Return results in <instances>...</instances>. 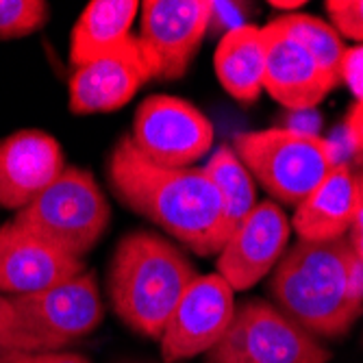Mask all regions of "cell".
Returning a JSON list of instances; mask_svg holds the SVG:
<instances>
[{
  "label": "cell",
  "mask_w": 363,
  "mask_h": 363,
  "mask_svg": "<svg viewBox=\"0 0 363 363\" xmlns=\"http://www.w3.org/2000/svg\"><path fill=\"white\" fill-rule=\"evenodd\" d=\"M109 183L120 201L174 235L191 252L220 255L228 235L222 198L205 168H163L124 135L109 157Z\"/></svg>",
  "instance_id": "6da1fadb"
},
{
  "label": "cell",
  "mask_w": 363,
  "mask_h": 363,
  "mask_svg": "<svg viewBox=\"0 0 363 363\" xmlns=\"http://www.w3.org/2000/svg\"><path fill=\"white\" fill-rule=\"evenodd\" d=\"M270 291L309 335L340 340L363 313V266L348 238L298 242L274 270Z\"/></svg>",
  "instance_id": "7a4b0ae2"
},
{
  "label": "cell",
  "mask_w": 363,
  "mask_h": 363,
  "mask_svg": "<svg viewBox=\"0 0 363 363\" xmlns=\"http://www.w3.org/2000/svg\"><path fill=\"white\" fill-rule=\"evenodd\" d=\"M196 277L189 259L170 242L148 230H133L120 240L111 259L109 298L130 331L161 340Z\"/></svg>",
  "instance_id": "3957f363"
},
{
  "label": "cell",
  "mask_w": 363,
  "mask_h": 363,
  "mask_svg": "<svg viewBox=\"0 0 363 363\" xmlns=\"http://www.w3.org/2000/svg\"><path fill=\"white\" fill-rule=\"evenodd\" d=\"M101 320L103 301L94 272L42 291L0 294V346L11 354L57 352L89 335Z\"/></svg>",
  "instance_id": "277c9868"
},
{
  "label": "cell",
  "mask_w": 363,
  "mask_h": 363,
  "mask_svg": "<svg viewBox=\"0 0 363 363\" xmlns=\"http://www.w3.org/2000/svg\"><path fill=\"white\" fill-rule=\"evenodd\" d=\"M235 152L272 198L296 207L337 166L331 144L296 128L240 133Z\"/></svg>",
  "instance_id": "5b68a950"
},
{
  "label": "cell",
  "mask_w": 363,
  "mask_h": 363,
  "mask_svg": "<svg viewBox=\"0 0 363 363\" xmlns=\"http://www.w3.org/2000/svg\"><path fill=\"white\" fill-rule=\"evenodd\" d=\"M13 220L83 259L109 226V203L87 170L65 166L61 177L22 207Z\"/></svg>",
  "instance_id": "8992f818"
},
{
  "label": "cell",
  "mask_w": 363,
  "mask_h": 363,
  "mask_svg": "<svg viewBox=\"0 0 363 363\" xmlns=\"http://www.w3.org/2000/svg\"><path fill=\"white\" fill-rule=\"evenodd\" d=\"M328 352L277 305L246 301L235 307L222 340L207 352V363H328Z\"/></svg>",
  "instance_id": "52a82bcc"
},
{
  "label": "cell",
  "mask_w": 363,
  "mask_h": 363,
  "mask_svg": "<svg viewBox=\"0 0 363 363\" xmlns=\"http://www.w3.org/2000/svg\"><path fill=\"white\" fill-rule=\"evenodd\" d=\"M140 155L163 168H191L213 144V126L203 111L166 94L148 96L140 105L133 133Z\"/></svg>",
  "instance_id": "ba28073f"
},
{
  "label": "cell",
  "mask_w": 363,
  "mask_h": 363,
  "mask_svg": "<svg viewBox=\"0 0 363 363\" xmlns=\"http://www.w3.org/2000/svg\"><path fill=\"white\" fill-rule=\"evenodd\" d=\"M142 9V48L152 79H181L213 20L209 0H146Z\"/></svg>",
  "instance_id": "9c48e42d"
},
{
  "label": "cell",
  "mask_w": 363,
  "mask_h": 363,
  "mask_svg": "<svg viewBox=\"0 0 363 363\" xmlns=\"http://www.w3.org/2000/svg\"><path fill=\"white\" fill-rule=\"evenodd\" d=\"M235 313L230 285L220 274H198L179 301L161 335V361L179 363L209 352Z\"/></svg>",
  "instance_id": "30bf717a"
},
{
  "label": "cell",
  "mask_w": 363,
  "mask_h": 363,
  "mask_svg": "<svg viewBox=\"0 0 363 363\" xmlns=\"http://www.w3.org/2000/svg\"><path fill=\"white\" fill-rule=\"evenodd\" d=\"M287 238L289 222L283 209L272 201L257 203L220 250L218 274L233 291L250 289L277 266Z\"/></svg>",
  "instance_id": "8fae6325"
},
{
  "label": "cell",
  "mask_w": 363,
  "mask_h": 363,
  "mask_svg": "<svg viewBox=\"0 0 363 363\" xmlns=\"http://www.w3.org/2000/svg\"><path fill=\"white\" fill-rule=\"evenodd\" d=\"M83 272V259L68 255L16 220L0 226V294L42 291Z\"/></svg>",
  "instance_id": "7c38bea8"
},
{
  "label": "cell",
  "mask_w": 363,
  "mask_h": 363,
  "mask_svg": "<svg viewBox=\"0 0 363 363\" xmlns=\"http://www.w3.org/2000/svg\"><path fill=\"white\" fill-rule=\"evenodd\" d=\"M152 79L140 38L87 61L70 79V109L79 116L107 113L124 107Z\"/></svg>",
  "instance_id": "4fadbf2b"
},
{
  "label": "cell",
  "mask_w": 363,
  "mask_h": 363,
  "mask_svg": "<svg viewBox=\"0 0 363 363\" xmlns=\"http://www.w3.org/2000/svg\"><path fill=\"white\" fill-rule=\"evenodd\" d=\"M65 170L59 142L42 130H18L0 142V207L22 209Z\"/></svg>",
  "instance_id": "5bb4252c"
},
{
  "label": "cell",
  "mask_w": 363,
  "mask_h": 363,
  "mask_svg": "<svg viewBox=\"0 0 363 363\" xmlns=\"http://www.w3.org/2000/svg\"><path fill=\"white\" fill-rule=\"evenodd\" d=\"M266 33V72L263 89L287 109H313L322 98L340 83L328 77L313 57L272 22L263 26Z\"/></svg>",
  "instance_id": "9a60e30c"
},
{
  "label": "cell",
  "mask_w": 363,
  "mask_h": 363,
  "mask_svg": "<svg viewBox=\"0 0 363 363\" xmlns=\"http://www.w3.org/2000/svg\"><path fill=\"white\" fill-rule=\"evenodd\" d=\"M359 177L346 166H337L296 207L294 228L301 242H333L346 238L359 205Z\"/></svg>",
  "instance_id": "2e32d148"
},
{
  "label": "cell",
  "mask_w": 363,
  "mask_h": 363,
  "mask_svg": "<svg viewBox=\"0 0 363 363\" xmlns=\"http://www.w3.org/2000/svg\"><path fill=\"white\" fill-rule=\"evenodd\" d=\"M222 87L240 103H252L263 89L266 72V33L263 26L238 24L228 28L213 57Z\"/></svg>",
  "instance_id": "e0dca14e"
},
{
  "label": "cell",
  "mask_w": 363,
  "mask_h": 363,
  "mask_svg": "<svg viewBox=\"0 0 363 363\" xmlns=\"http://www.w3.org/2000/svg\"><path fill=\"white\" fill-rule=\"evenodd\" d=\"M140 13L138 0H91L72 28L70 61L77 68L103 57L130 40V26Z\"/></svg>",
  "instance_id": "ac0fdd59"
},
{
  "label": "cell",
  "mask_w": 363,
  "mask_h": 363,
  "mask_svg": "<svg viewBox=\"0 0 363 363\" xmlns=\"http://www.w3.org/2000/svg\"><path fill=\"white\" fill-rule=\"evenodd\" d=\"M205 172L213 181L222 198L224 226H226V235L230 238V233H233L257 205L252 174L246 170L242 159L230 146H220L211 155V159L205 166Z\"/></svg>",
  "instance_id": "d6986e66"
},
{
  "label": "cell",
  "mask_w": 363,
  "mask_h": 363,
  "mask_svg": "<svg viewBox=\"0 0 363 363\" xmlns=\"http://www.w3.org/2000/svg\"><path fill=\"white\" fill-rule=\"evenodd\" d=\"M272 24L296 44H301L328 77L342 83V61L346 48L342 44L340 33L331 24L307 13H291L285 18H277L272 20Z\"/></svg>",
  "instance_id": "ffe728a7"
},
{
  "label": "cell",
  "mask_w": 363,
  "mask_h": 363,
  "mask_svg": "<svg viewBox=\"0 0 363 363\" xmlns=\"http://www.w3.org/2000/svg\"><path fill=\"white\" fill-rule=\"evenodd\" d=\"M48 20L44 0H0V40L24 38Z\"/></svg>",
  "instance_id": "44dd1931"
},
{
  "label": "cell",
  "mask_w": 363,
  "mask_h": 363,
  "mask_svg": "<svg viewBox=\"0 0 363 363\" xmlns=\"http://www.w3.org/2000/svg\"><path fill=\"white\" fill-rule=\"evenodd\" d=\"M331 26L344 38L363 42V0H326Z\"/></svg>",
  "instance_id": "7402d4cb"
},
{
  "label": "cell",
  "mask_w": 363,
  "mask_h": 363,
  "mask_svg": "<svg viewBox=\"0 0 363 363\" xmlns=\"http://www.w3.org/2000/svg\"><path fill=\"white\" fill-rule=\"evenodd\" d=\"M342 81L350 87L357 103H363V46L346 50L342 61Z\"/></svg>",
  "instance_id": "603a6c76"
},
{
  "label": "cell",
  "mask_w": 363,
  "mask_h": 363,
  "mask_svg": "<svg viewBox=\"0 0 363 363\" xmlns=\"http://www.w3.org/2000/svg\"><path fill=\"white\" fill-rule=\"evenodd\" d=\"M5 363H89L77 352H40V354H11Z\"/></svg>",
  "instance_id": "cb8c5ba5"
},
{
  "label": "cell",
  "mask_w": 363,
  "mask_h": 363,
  "mask_svg": "<svg viewBox=\"0 0 363 363\" xmlns=\"http://www.w3.org/2000/svg\"><path fill=\"white\" fill-rule=\"evenodd\" d=\"M346 130H348V142H350L352 150L363 152V103L352 105V109L348 113Z\"/></svg>",
  "instance_id": "d4e9b609"
},
{
  "label": "cell",
  "mask_w": 363,
  "mask_h": 363,
  "mask_svg": "<svg viewBox=\"0 0 363 363\" xmlns=\"http://www.w3.org/2000/svg\"><path fill=\"white\" fill-rule=\"evenodd\" d=\"M350 246H352L357 259L361 261V266H363V187H361L359 205H357V211H354V220H352V226H350Z\"/></svg>",
  "instance_id": "484cf974"
},
{
  "label": "cell",
  "mask_w": 363,
  "mask_h": 363,
  "mask_svg": "<svg viewBox=\"0 0 363 363\" xmlns=\"http://www.w3.org/2000/svg\"><path fill=\"white\" fill-rule=\"evenodd\" d=\"M270 7H277V9H298V7H305V0H272Z\"/></svg>",
  "instance_id": "4316f807"
},
{
  "label": "cell",
  "mask_w": 363,
  "mask_h": 363,
  "mask_svg": "<svg viewBox=\"0 0 363 363\" xmlns=\"http://www.w3.org/2000/svg\"><path fill=\"white\" fill-rule=\"evenodd\" d=\"M9 357H11V352H7V350H5L3 346H0V363H5V361H7Z\"/></svg>",
  "instance_id": "83f0119b"
},
{
  "label": "cell",
  "mask_w": 363,
  "mask_h": 363,
  "mask_svg": "<svg viewBox=\"0 0 363 363\" xmlns=\"http://www.w3.org/2000/svg\"><path fill=\"white\" fill-rule=\"evenodd\" d=\"M120 363H152V361H135V359H126V361H120Z\"/></svg>",
  "instance_id": "f1b7e54d"
},
{
  "label": "cell",
  "mask_w": 363,
  "mask_h": 363,
  "mask_svg": "<svg viewBox=\"0 0 363 363\" xmlns=\"http://www.w3.org/2000/svg\"><path fill=\"white\" fill-rule=\"evenodd\" d=\"M359 185L363 187V170H361V174H359Z\"/></svg>",
  "instance_id": "f546056e"
}]
</instances>
